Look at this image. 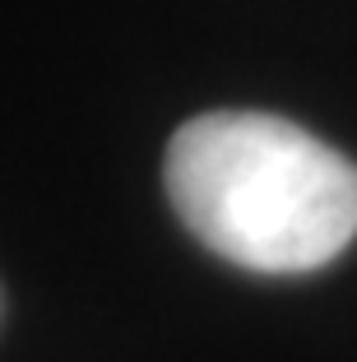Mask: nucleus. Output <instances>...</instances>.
<instances>
[{"instance_id": "f257e3e1", "label": "nucleus", "mask_w": 357, "mask_h": 362, "mask_svg": "<svg viewBox=\"0 0 357 362\" xmlns=\"http://www.w3.org/2000/svg\"><path fill=\"white\" fill-rule=\"evenodd\" d=\"M168 195L223 260L260 274L320 269L357 237V163L264 112H209L172 135Z\"/></svg>"}]
</instances>
